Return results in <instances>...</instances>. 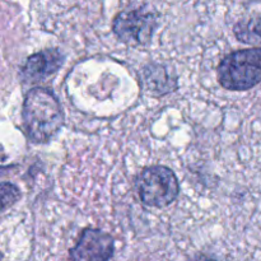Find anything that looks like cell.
Here are the masks:
<instances>
[{"label":"cell","instance_id":"obj_2","mask_svg":"<svg viewBox=\"0 0 261 261\" xmlns=\"http://www.w3.org/2000/svg\"><path fill=\"white\" fill-rule=\"evenodd\" d=\"M218 81L229 91H246L261 82V47L227 55L218 66Z\"/></svg>","mask_w":261,"mask_h":261},{"label":"cell","instance_id":"obj_7","mask_svg":"<svg viewBox=\"0 0 261 261\" xmlns=\"http://www.w3.org/2000/svg\"><path fill=\"white\" fill-rule=\"evenodd\" d=\"M143 82L145 88L154 94H166L177 87L176 78H172L166 68L161 65L145 66L143 70Z\"/></svg>","mask_w":261,"mask_h":261},{"label":"cell","instance_id":"obj_1","mask_svg":"<svg viewBox=\"0 0 261 261\" xmlns=\"http://www.w3.org/2000/svg\"><path fill=\"white\" fill-rule=\"evenodd\" d=\"M23 125L35 143H48L64 125V111L58 97L47 88H33L23 102Z\"/></svg>","mask_w":261,"mask_h":261},{"label":"cell","instance_id":"obj_5","mask_svg":"<svg viewBox=\"0 0 261 261\" xmlns=\"http://www.w3.org/2000/svg\"><path fill=\"white\" fill-rule=\"evenodd\" d=\"M114 239L99 229H84L78 244L70 250L73 260H110L114 255Z\"/></svg>","mask_w":261,"mask_h":261},{"label":"cell","instance_id":"obj_6","mask_svg":"<svg viewBox=\"0 0 261 261\" xmlns=\"http://www.w3.org/2000/svg\"><path fill=\"white\" fill-rule=\"evenodd\" d=\"M64 64V55L58 48L33 54L23 65L20 75L27 83H37L54 75Z\"/></svg>","mask_w":261,"mask_h":261},{"label":"cell","instance_id":"obj_9","mask_svg":"<svg viewBox=\"0 0 261 261\" xmlns=\"http://www.w3.org/2000/svg\"><path fill=\"white\" fill-rule=\"evenodd\" d=\"M20 198L19 189L10 182L0 184V213L10 208Z\"/></svg>","mask_w":261,"mask_h":261},{"label":"cell","instance_id":"obj_3","mask_svg":"<svg viewBox=\"0 0 261 261\" xmlns=\"http://www.w3.org/2000/svg\"><path fill=\"white\" fill-rule=\"evenodd\" d=\"M140 200L148 206L165 208L177 199L180 185L175 172L166 166H152L143 171L137 181Z\"/></svg>","mask_w":261,"mask_h":261},{"label":"cell","instance_id":"obj_4","mask_svg":"<svg viewBox=\"0 0 261 261\" xmlns=\"http://www.w3.org/2000/svg\"><path fill=\"white\" fill-rule=\"evenodd\" d=\"M155 28L157 17L145 7L124 10L112 22V31L119 40L134 47L149 45Z\"/></svg>","mask_w":261,"mask_h":261},{"label":"cell","instance_id":"obj_8","mask_svg":"<svg viewBox=\"0 0 261 261\" xmlns=\"http://www.w3.org/2000/svg\"><path fill=\"white\" fill-rule=\"evenodd\" d=\"M237 40L247 45H261V18L241 20L233 28Z\"/></svg>","mask_w":261,"mask_h":261}]
</instances>
